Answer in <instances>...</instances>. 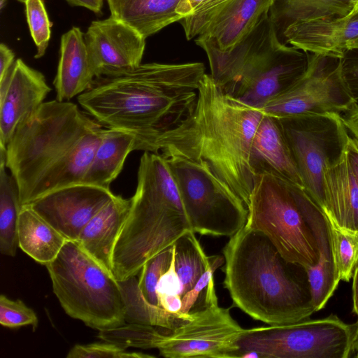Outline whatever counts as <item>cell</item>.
Here are the masks:
<instances>
[{"instance_id": "29", "label": "cell", "mask_w": 358, "mask_h": 358, "mask_svg": "<svg viewBox=\"0 0 358 358\" xmlns=\"http://www.w3.org/2000/svg\"><path fill=\"white\" fill-rule=\"evenodd\" d=\"M6 169L5 148H0V251L14 257L19 248L17 225L22 206L17 183Z\"/></svg>"}, {"instance_id": "8", "label": "cell", "mask_w": 358, "mask_h": 358, "mask_svg": "<svg viewBox=\"0 0 358 358\" xmlns=\"http://www.w3.org/2000/svg\"><path fill=\"white\" fill-rule=\"evenodd\" d=\"M45 266L53 292L71 317L98 330L125 324L119 281L76 241L66 240Z\"/></svg>"}, {"instance_id": "49", "label": "cell", "mask_w": 358, "mask_h": 358, "mask_svg": "<svg viewBox=\"0 0 358 358\" xmlns=\"http://www.w3.org/2000/svg\"><path fill=\"white\" fill-rule=\"evenodd\" d=\"M358 11V0L356 1V3H355V7L352 11V13L353 12H357Z\"/></svg>"}, {"instance_id": "45", "label": "cell", "mask_w": 358, "mask_h": 358, "mask_svg": "<svg viewBox=\"0 0 358 358\" xmlns=\"http://www.w3.org/2000/svg\"><path fill=\"white\" fill-rule=\"evenodd\" d=\"M352 278L353 310L358 316V262L355 266Z\"/></svg>"}, {"instance_id": "31", "label": "cell", "mask_w": 358, "mask_h": 358, "mask_svg": "<svg viewBox=\"0 0 358 358\" xmlns=\"http://www.w3.org/2000/svg\"><path fill=\"white\" fill-rule=\"evenodd\" d=\"M155 326L129 323L99 330L98 337L101 340L123 347L141 349H157L167 332Z\"/></svg>"}, {"instance_id": "18", "label": "cell", "mask_w": 358, "mask_h": 358, "mask_svg": "<svg viewBox=\"0 0 358 358\" xmlns=\"http://www.w3.org/2000/svg\"><path fill=\"white\" fill-rule=\"evenodd\" d=\"M249 162L255 176L260 174L271 175L303 187L276 117L264 113L252 142Z\"/></svg>"}, {"instance_id": "41", "label": "cell", "mask_w": 358, "mask_h": 358, "mask_svg": "<svg viewBox=\"0 0 358 358\" xmlns=\"http://www.w3.org/2000/svg\"><path fill=\"white\" fill-rule=\"evenodd\" d=\"M13 52L5 44L0 45V80L10 72L15 63Z\"/></svg>"}, {"instance_id": "34", "label": "cell", "mask_w": 358, "mask_h": 358, "mask_svg": "<svg viewBox=\"0 0 358 358\" xmlns=\"http://www.w3.org/2000/svg\"><path fill=\"white\" fill-rule=\"evenodd\" d=\"M334 252L341 280L350 281L358 262V234L331 225Z\"/></svg>"}, {"instance_id": "25", "label": "cell", "mask_w": 358, "mask_h": 358, "mask_svg": "<svg viewBox=\"0 0 358 358\" xmlns=\"http://www.w3.org/2000/svg\"><path fill=\"white\" fill-rule=\"evenodd\" d=\"M134 150H136V141L132 134L106 128L83 182L110 189L122 171L127 157Z\"/></svg>"}, {"instance_id": "35", "label": "cell", "mask_w": 358, "mask_h": 358, "mask_svg": "<svg viewBox=\"0 0 358 358\" xmlns=\"http://www.w3.org/2000/svg\"><path fill=\"white\" fill-rule=\"evenodd\" d=\"M173 252V245L148 260L141 270L138 287L145 299L153 305L159 306L157 285L171 265Z\"/></svg>"}, {"instance_id": "21", "label": "cell", "mask_w": 358, "mask_h": 358, "mask_svg": "<svg viewBox=\"0 0 358 358\" xmlns=\"http://www.w3.org/2000/svg\"><path fill=\"white\" fill-rule=\"evenodd\" d=\"M131 197L115 195L81 231L77 242L92 257L113 273L112 259L117 240L127 221Z\"/></svg>"}, {"instance_id": "50", "label": "cell", "mask_w": 358, "mask_h": 358, "mask_svg": "<svg viewBox=\"0 0 358 358\" xmlns=\"http://www.w3.org/2000/svg\"><path fill=\"white\" fill-rule=\"evenodd\" d=\"M353 326L355 329H358V320L357 321V322L355 324H353Z\"/></svg>"}, {"instance_id": "11", "label": "cell", "mask_w": 358, "mask_h": 358, "mask_svg": "<svg viewBox=\"0 0 358 358\" xmlns=\"http://www.w3.org/2000/svg\"><path fill=\"white\" fill-rule=\"evenodd\" d=\"M303 187L324 210V175L345 155L351 138L341 115L278 117Z\"/></svg>"}, {"instance_id": "44", "label": "cell", "mask_w": 358, "mask_h": 358, "mask_svg": "<svg viewBox=\"0 0 358 358\" xmlns=\"http://www.w3.org/2000/svg\"><path fill=\"white\" fill-rule=\"evenodd\" d=\"M73 6L85 8L95 13H100L103 5V0H66Z\"/></svg>"}, {"instance_id": "13", "label": "cell", "mask_w": 358, "mask_h": 358, "mask_svg": "<svg viewBox=\"0 0 358 358\" xmlns=\"http://www.w3.org/2000/svg\"><path fill=\"white\" fill-rule=\"evenodd\" d=\"M192 318L170 331L159 345L167 358L238 357L237 342L243 329L229 308L218 305L191 315Z\"/></svg>"}, {"instance_id": "37", "label": "cell", "mask_w": 358, "mask_h": 358, "mask_svg": "<svg viewBox=\"0 0 358 358\" xmlns=\"http://www.w3.org/2000/svg\"><path fill=\"white\" fill-rule=\"evenodd\" d=\"M125 347L115 343H94L76 345L69 352L67 358H147L155 356L142 352H128Z\"/></svg>"}, {"instance_id": "46", "label": "cell", "mask_w": 358, "mask_h": 358, "mask_svg": "<svg viewBox=\"0 0 358 358\" xmlns=\"http://www.w3.org/2000/svg\"><path fill=\"white\" fill-rule=\"evenodd\" d=\"M353 327V334H352V345H351V352L350 357H355L358 358V329H355Z\"/></svg>"}, {"instance_id": "36", "label": "cell", "mask_w": 358, "mask_h": 358, "mask_svg": "<svg viewBox=\"0 0 358 358\" xmlns=\"http://www.w3.org/2000/svg\"><path fill=\"white\" fill-rule=\"evenodd\" d=\"M24 3L27 24L37 52L34 57H42L51 36L50 22L43 0H18Z\"/></svg>"}, {"instance_id": "6", "label": "cell", "mask_w": 358, "mask_h": 358, "mask_svg": "<svg viewBox=\"0 0 358 358\" xmlns=\"http://www.w3.org/2000/svg\"><path fill=\"white\" fill-rule=\"evenodd\" d=\"M200 47L206 53L210 75L217 87L234 99L261 110L304 74L310 60L309 52L279 39L268 14L229 51Z\"/></svg>"}, {"instance_id": "48", "label": "cell", "mask_w": 358, "mask_h": 358, "mask_svg": "<svg viewBox=\"0 0 358 358\" xmlns=\"http://www.w3.org/2000/svg\"><path fill=\"white\" fill-rule=\"evenodd\" d=\"M7 0H0V8L1 10H3V8L6 5Z\"/></svg>"}, {"instance_id": "9", "label": "cell", "mask_w": 358, "mask_h": 358, "mask_svg": "<svg viewBox=\"0 0 358 358\" xmlns=\"http://www.w3.org/2000/svg\"><path fill=\"white\" fill-rule=\"evenodd\" d=\"M164 158L195 233L230 238L245 225L247 206L206 164L175 155Z\"/></svg>"}, {"instance_id": "4", "label": "cell", "mask_w": 358, "mask_h": 358, "mask_svg": "<svg viewBox=\"0 0 358 358\" xmlns=\"http://www.w3.org/2000/svg\"><path fill=\"white\" fill-rule=\"evenodd\" d=\"M224 287L235 306L269 325L294 323L315 312L309 289L262 233L246 225L223 248Z\"/></svg>"}, {"instance_id": "17", "label": "cell", "mask_w": 358, "mask_h": 358, "mask_svg": "<svg viewBox=\"0 0 358 358\" xmlns=\"http://www.w3.org/2000/svg\"><path fill=\"white\" fill-rule=\"evenodd\" d=\"M358 38V11L343 17H326L294 23L280 40L311 54L341 57Z\"/></svg>"}, {"instance_id": "38", "label": "cell", "mask_w": 358, "mask_h": 358, "mask_svg": "<svg viewBox=\"0 0 358 358\" xmlns=\"http://www.w3.org/2000/svg\"><path fill=\"white\" fill-rule=\"evenodd\" d=\"M38 323L36 313L24 302L11 300L6 296H0V324L8 328L31 326L35 329Z\"/></svg>"}, {"instance_id": "14", "label": "cell", "mask_w": 358, "mask_h": 358, "mask_svg": "<svg viewBox=\"0 0 358 358\" xmlns=\"http://www.w3.org/2000/svg\"><path fill=\"white\" fill-rule=\"evenodd\" d=\"M84 38L96 78L123 74L141 64L146 38L111 16L93 21Z\"/></svg>"}, {"instance_id": "24", "label": "cell", "mask_w": 358, "mask_h": 358, "mask_svg": "<svg viewBox=\"0 0 358 358\" xmlns=\"http://www.w3.org/2000/svg\"><path fill=\"white\" fill-rule=\"evenodd\" d=\"M315 230L320 250L319 261L315 266L304 271L308 277L311 301L316 312L325 306L341 278L334 256L331 224L324 211L317 217Z\"/></svg>"}, {"instance_id": "40", "label": "cell", "mask_w": 358, "mask_h": 358, "mask_svg": "<svg viewBox=\"0 0 358 358\" xmlns=\"http://www.w3.org/2000/svg\"><path fill=\"white\" fill-rule=\"evenodd\" d=\"M181 283L176 270L174 245L173 257L169 269L162 275L157 285V294L158 299L165 296L180 295Z\"/></svg>"}, {"instance_id": "3", "label": "cell", "mask_w": 358, "mask_h": 358, "mask_svg": "<svg viewBox=\"0 0 358 358\" xmlns=\"http://www.w3.org/2000/svg\"><path fill=\"white\" fill-rule=\"evenodd\" d=\"M263 115L224 94L206 73L192 112L156 141L153 152L206 164L248 206L255 183L250 152Z\"/></svg>"}, {"instance_id": "26", "label": "cell", "mask_w": 358, "mask_h": 358, "mask_svg": "<svg viewBox=\"0 0 358 358\" xmlns=\"http://www.w3.org/2000/svg\"><path fill=\"white\" fill-rule=\"evenodd\" d=\"M19 248L37 262L46 265L59 254L66 238L29 205L22 206L17 225Z\"/></svg>"}, {"instance_id": "22", "label": "cell", "mask_w": 358, "mask_h": 358, "mask_svg": "<svg viewBox=\"0 0 358 358\" xmlns=\"http://www.w3.org/2000/svg\"><path fill=\"white\" fill-rule=\"evenodd\" d=\"M324 203L333 227L358 234V187L346 154L324 173Z\"/></svg>"}, {"instance_id": "1", "label": "cell", "mask_w": 358, "mask_h": 358, "mask_svg": "<svg viewBox=\"0 0 358 358\" xmlns=\"http://www.w3.org/2000/svg\"><path fill=\"white\" fill-rule=\"evenodd\" d=\"M205 70L201 62L141 64L96 78L77 101L103 126L132 134L136 150L153 152L156 141L192 112Z\"/></svg>"}, {"instance_id": "33", "label": "cell", "mask_w": 358, "mask_h": 358, "mask_svg": "<svg viewBox=\"0 0 358 358\" xmlns=\"http://www.w3.org/2000/svg\"><path fill=\"white\" fill-rule=\"evenodd\" d=\"M224 259L219 255L211 256L210 264L192 289L182 296V308L179 316L185 320L191 315L218 305L213 274Z\"/></svg>"}, {"instance_id": "47", "label": "cell", "mask_w": 358, "mask_h": 358, "mask_svg": "<svg viewBox=\"0 0 358 358\" xmlns=\"http://www.w3.org/2000/svg\"><path fill=\"white\" fill-rule=\"evenodd\" d=\"M350 48H358V38L349 43L348 49Z\"/></svg>"}, {"instance_id": "39", "label": "cell", "mask_w": 358, "mask_h": 358, "mask_svg": "<svg viewBox=\"0 0 358 358\" xmlns=\"http://www.w3.org/2000/svg\"><path fill=\"white\" fill-rule=\"evenodd\" d=\"M341 73L353 99L358 101V48L347 49L340 58Z\"/></svg>"}, {"instance_id": "27", "label": "cell", "mask_w": 358, "mask_h": 358, "mask_svg": "<svg viewBox=\"0 0 358 358\" xmlns=\"http://www.w3.org/2000/svg\"><path fill=\"white\" fill-rule=\"evenodd\" d=\"M357 0H273L268 17L280 39L289 25L326 17L349 15Z\"/></svg>"}, {"instance_id": "30", "label": "cell", "mask_w": 358, "mask_h": 358, "mask_svg": "<svg viewBox=\"0 0 358 358\" xmlns=\"http://www.w3.org/2000/svg\"><path fill=\"white\" fill-rule=\"evenodd\" d=\"M176 270L181 283L180 296L193 288L210 264L195 232L189 231L173 244Z\"/></svg>"}, {"instance_id": "23", "label": "cell", "mask_w": 358, "mask_h": 358, "mask_svg": "<svg viewBox=\"0 0 358 358\" xmlns=\"http://www.w3.org/2000/svg\"><path fill=\"white\" fill-rule=\"evenodd\" d=\"M180 0H107L110 16L133 28L144 38L182 17L176 9Z\"/></svg>"}, {"instance_id": "42", "label": "cell", "mask_w": 358, "mask_h": 358, "mask_svg": "<svg viewBox=\"0 0 358 358\" xmlns=\"http://www.w3.org/2000/svg\"><path fill=\"white\" fill-rule=\"evenodd\" d=\"M342 120L348 131H350L358 143V104L353 105L348 111L341 115Z\"/></svg>"}, {"instance_id": "19", "label": "cell", "mask_w": 358, "mask_h": 358, "mask_svg": "<svg viewBox=\"0 0 358 358\" xmlns=\"http://www.w3.org/2000/svg\"><path fill=\"white\" fill-rule=\"evenodd\" d=\"M273 0H234L194 38L199 47L207 45L229 51L243 41L268 14Z\"/></svg>"}, {"instance_id": "12", "label": "cell", "mask_w": 358, "mask_h": 358, "mask_svg": "<svg viewBox=\"0 0 358 358\" xmlns=\"http://www.w3.org/2000/svg\"><path fill=\"white\" fill-rule=\"evenodd\" d=\"M340 58L311 54L304 74L291 87L268 101L264 113L276 117L300 115H342L357 103L345 86Z\"/></svg>"}, {"instance_id": "7", "label": "cell", "mask_w": 358, "mask_h": 358, "mask_svg": "<svg viewBox=\"0 0 358 358\" xmlns=\"http://www.w3.org/2000/svg\"><path fill=\"white\" fill-rule=\"evenodd\" d=\"M247 207L245 225L264 234L287 262L303 270L317 264L315 224L322 210L302 186L257 175Z\"/></svg>"}, {"instance_id": "5", "label": "cell", "mask_w": 358, "mask_h": 358, "mask_svg": "<svg viewBox=\"0 0 358 358\" xmlns=\"http://www.w3.org/2000/svg\"><path fill=\"white\" fill-rule=\"evenodd\" d=\"M189 231L193 230L166 159L160 153L144 152L130 211L114 248L113 275L118 281L136 275L148 260Z\"/></svg>"}, {"instance_id": "32", "label": "cell", "mask_w": 358, "mask_h": 358, "mask_svg": "<svg viewBox=\"0 0 358 358\" xmlns=\"http://www.w3.org/2000/svg\"><path fill=\"white\" fill-rule=\"evenodd\" d=\"M234 0H180L176 11L186 38H196L209 22Z\"/></svg>"}, {"instance_id": "43", "label": "cell", "mask_w": 358, "mask_h": 358, "mask_svg": "<svg viewBox=\"0 0 358 358\" xmlns=\"http://www.w3.org/2000/svg\"><path fill=\"white\" fill-rule=\"evenodd\" d=\"M345 154L358 187V143L352 138L349 140Z\"/></svg>"}, {"instance_id": "2", "label": "cell", "mask_w": 358, "mask_h": 358, "mask_svg": "<svg viewBox=\"0 0 358 358\" xmlns=\"http://www.w3.org/2000/svg\"><path fill=\"white\" fill-rule=\"evenodd\" d=\"M106 127L69 101L44 102L5 148L21 206L83 182Z\"/></svg>"}, {"instance_id": "20", "label": "cell", "mask_w": 358, "mask_h": 358, "mask_svg": "<svg viewBox=\"0 0 358 358\" xmlns=\"http://www.w3.org/2000/svg\"><path fill=\"white\" fill-rule=\"evenodd\" d=\"M95 78L84 34L79 27H73L60 40L59 59L53 80L55 99L70 101L89 89Z\"/></svg>"}, {"instance_id": "16", "label": "cell", "mask_w": 358, "mask_h": 358, "mask_svg": "<svg viewBox=\"0 0 358 358\" xmlns=\"http://www.w3.org/2000/svg\"><path fill=\"white\" fill-rule=\"evenodd\" d=\"M52 89L43 74L21 59L0 80V146L6 148L18 127L44 103Z\"/></svg>"}, {"instance_id": "15", "label": "cell", "mask_w": 358, "mask_h": 358, "mask_svg": "<svg viewBox=\"0 0 358 358\" xmlns=\"http://www.w3.org/2000/svg\"><path fill=\"white\" fill-rule=\"evenodd\" d=\"M114 196L110 189L81 182L48 192L29 205L66 240L77 241L86 224Z\"/></svg>"}, {"instance_id": "28", "label": "cell", "mask_w": 358, "mask_h": 358, "mask_svg": "<svg viewBox=\"0 0 358 358\" xmlns=\"http://www.w3.org/2000/svg\"><path fill=\"white\" fill-rule=\"evenodd\" d=\"M124 307L125 321L157 327L169 333L187 320L149 303L143 296L135 275L119 281Z\"/></svg>"}, {"instance_id": "10", "label": "cell", "mask_w": 358, "mask_h": 358, "mask_svg": "<svg viewBox=\"0 0 358 358\" xmlns=\"http://www.w3.org/2000/svg\"><path fill=\"white\" fill-rule=\"evenodd\" d=\"M352 325L336 315L317 320L244 329L237 344L240 355L255 351L262 358H348Z\"/></svg>"}]
</instances>
